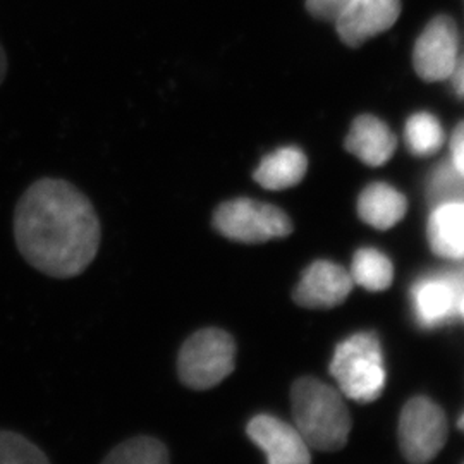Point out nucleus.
Returning <instances> with one entry per match:
<instances>
[{
    "instance_id": "20e7f679",
    "label": "nucleus",
    "mask_w": 464,
    "mask_h": 464,
    "mask_svg": "<svg viewBox=\"0 0 464 464\" xmlns=\"http://www.w3.org/2000/svg\"><path fill=\"white\" fill-rule=\"evenodd\" d=\"M176 365L178 377L188 389H214L234 372L236 343L222 329H201L184 341Z\"/></svg>"
},
{
    "instance_id": "6ab92c4d",
    "label": "nucleus",
    "mask_w": 464,
    "mask_h": 464,
    "mask_svg": "<svg viewBox=\"0 0 464 464\" xmlns=\"http://www.w3.org/2000/svg\"><path fill=\"white\" fill-rule=\"evenodd\" d=\"M0 464H50L45 452L16 431L0 430Z\"/></svg>"
},
{
    "instance_id": "f03ea898",
    "label": "nucleus",
    "mask_w": 464,
    "mask_h": 464,
    "mask_svg": "<svg viewBox=\"0 0 464 464\" xmlns=\"http://www.w3.org/2000/svg\"><path fill=\"white\" fill-rule=\"evenodd\" d=\"M296 430L308 448L334 452L348 444L351 416L341 394L314 377L299 379L291 391Z\"/></svg>"
},
{
    "instance_id": "f257e3e1",
    "label": "nucleus",
    "mask_w": 464,
    "mask_h": 464,
    "mask_svg": "<svg viewBox=\"0 0 464 464\" xmlns=\"http://www.w3.org/2000/svg\"><path fill=\"white\" fill-rule=\"evenodd\" d=\"M14 237L23 258L38 272L71 279L95 260L102 226L95 207L76 186L45 178L17 201Z\"/></svg>"
},
{
    "instance_id": "f8f14e48",
    "label": "nucleus",
    "mask_w": 464,
    "mask_h": 464,
    "mask_svg": "<svg viewBox=\"0 0 464 464\" xmlns=\"http://www.w3.org/2000/svg\"><path fill=\"white\" fill-rule=\"evenodd\" d=\"M346 150L366 166H383L396 151V136L379 117H356L346 138Z\"/></svg>"
},
{
    "instance_id": "a878e982",
    "label": "nucleus",
    "mask_w": 464,
    "mask_h": 464,
    "mask_svg": "<svg viewBox=\"0 0 464 464\" xmlns=\"http://www.w3.org/2000/svg\"><path fill=\"white\" fill-rule=\"evenodd\" d=\"M458 427L461 429V430H464V415L461 416V420H459V423H458Z\"/></svg>"
},
{
    "instance_id": "412c9836",
    "label": "nucleus",
    "mask_w": 464,
    "mask_h": 464,
    "mask_svg": "<svg viewBox=\"0 0 464 464\" xmlns=\"http://www.w3.org/2000/svg\"><path fill=\"white\" fill-rule=\"evenodd\" d=\"M356 0H306V9L312 16L324 21H335Z\"/></svg>"
},
{
    "instance_id": "7ed1b4c3",
    "label": "nucleus",
    "mask_w": 464,
    "mask_h": 464,
    "mask_svg": "<svg viewBox=\"0 0 464 464\" xmlns=\"http://www.w3.org/2000/svg\"><path fill=\"white\" fill-rule=\"evenodd\" d=\"M332 377L344 396L356 402H373L385 387L381 341L375 334L360 332L343 341L331 362Z\"/></svg>"
},
{
    "instance_id": "a211bd4d",
    "label": "nucleus",
    "mask_w": 464,
    "mask_h": 464,
    "mask_svg": "<svg viewBox=\"0 0 464 464\" xmlns=\"http://www.w3.org/2000/svg\"><path fill=\"white\" fill-rule=\"evenodd\" d=\"M406 145L418 157L433 155L444 143V130L437 117L420 112L410 117L406 122Z\"/></svg>"
},
{
    "instance_id": "b1692460",
    "label": "nucleus",
    "mask_w": 464,
    "mask_h": 464,
    "mask_svg": "<svg viewBox=\"0 0 464 464\" xmlns=\"http://www.w3.org/2000/svg\"><path fill=\"white\" fill-rule=\"evenodd\" d=\"M5 74H7V57H5V52L0 44V84L4 83Z\"/></svg>"
},
{
    "instance_id": "4be33fe9",
    "label": "nucleus",
    "mask_w": 464,
    "mask_h": 464,
    "mask_svg": "<svg viewBox=\"0 0 464 464\" xmlns=\"http://www.w3.org/2000/svg\"><path fill=\"white\" fill-rule=\"evenodd\" d=\"M450 153H452V166L464 176V121L458 124L450 138Z\"/></svg>"
},
{
    "instance_id": "f3484780",
    "label": "nucleus",
    "mask_w": 464,
    "mask_h": 464,
    "mask_svg": "<svg viewBox=\"0 0 464 464\" xmlns=\"http://www.w3.org/2000/svg\"><path fill=\"white\" fill-rule=\"evenodd\" d=\"M102 464H170V454L162 440L138 435L112 449Z\"/></svg>"
},
{
    "instance_id": "0eeeda50",
    "label": "nucleus",
    "mask_w": 464,
    "mask_h": 464,
    "mask_svg": "<svg viewBox=\"0 0 464 464\" xmlns=\"http://www.w3.org/2000/svg\"><path fill=\"white\" fill-rule=\"evenodd\" d=\"M458 52L459 36L452 17H433L416 40L413 52L416 74L425 82L448 80L458 64Z\"/></svg>"
},
{
    "instance_id": "2eb2a0df",
    "label": "nucleus",
    "mask_w": 464,
    "mask_h": 464,
    "mask_svg": "<svg viewBox=\"0 0 464 464\" xmlns=\"http://www.w3.org/2000/svg\"><path fill=\"white\" fill-rule=\"evenodd\" d=\"M306 169V155L295 147H285L266 155L255 170L253 179L266 189L279 191L296 186L304 178Z\"/></svg>"
},
{
    "instance_id": "393cba45",
    "label": "nucleus",
    "mask_w": 464,
    "mask_h": 464,
    "mask_svg": "<svg viewBox=\"0 0 464 464\" xmlns=\"http://www.w3.org/2000/svg\"><path fill=\"white\" fill-rule=\"evenodd\" d=\"M459 312H461V315L464 318V296L461 298V303H459Z\"/></svg>"
},
{
    "instance_id": "423d86ee",
    "label": "nucleus",
    "mask_w": 464,
    "mask_h": 464,
    "mask_svg": "<svg viewBox=\"0 0 464 464\" xmlns=\"http://www.w3.org/2000/svg\"><path fill=\"white\" fill-rule=\"evenodd\" d=\"M448 440V418L429 398L406 402L399 418V446L406 461L427 464L435 459Z\"/></svg>"
},
{
    "instance_id": "6e6552de",
    "label": "nucleus",
    "mask_w": 464,
    "mask_h": 464,
    "mask_svg": "<svg viewBox=\"0 0 464 464\" xmlns=\"http://www.w3.org/2000/svg\"><path fill=\"white\" fill-rule=\"evenodd\" d=\"M246 433L266 452V464H312L310 449L299 431L276 416L251 418Z\"/></svg>"
},
{
    "instance_id": "ddd939ff",
    "label": "nucleus",
    "mask_w": 464,
    "mask_h": 464,
    "mask_svg": "<svg viewBox=\"0 0 464 464\" xmlns=\"http://www.w3.org/2000/svg\"><path fill=\"white\" fill-rule=\"evenodd\" d=\"M429 243L435 255L464 258V201L440 203L429 220Z\"/></svg>"
},
{
    "instance_id": "5701e85b",
    "label": "nucleus",
    "mask_w": 464,
    "mask_h": 464,
    "mask_svg": "<svg viewBox=\"0 0 464 464\" xmlns=\"http://www.w3.org/2000/svg\"><path fill=\"white\" fill-rule=\"evenodd\" d=\"M450 80H452L454 92L464 99V59H458V64H456V69H454Z\"/></svg>"
},
{
    "instance_id": "dca6fc26",
    "label": "nucleus",
    "mask_w": 464,
    "mask_h": 464,
    "mask_svg": "<svg viewBox=\"0 0 464 464\" xmlns=\"http://www.w3.org/2000/svg\"><path fill=\"white\" fill-rule=\"evenodd\" d=\"M351 279L368 291H385L394 279V266L391 260L373 248L358 249L351 264Z\"/></svg>"
},
{
    "instance_id": "aec40b11",
    "label": "nucleus",
    "mask_w": 464,
    "mask_h": 464,
    "mask_svg": "<svg viewBox=\"0 0 464 464\" xmlns=\"http://www.w3.org/2000/svg\"><path fill=\"white\" fill-rule=\"evenodd\" d=\"M431 201L437 205L449 201H464V176L452 164H442L431 174L429 188Z\"/></svg>"
},
{
    "instance_id": "1a4fd4ad",
    "label": "nucleus",
    "mask_w": 464,
    "mask_h": 464,
    "mask_svg": "<svg viewBox=\"0 0 464 464\" xmlns=\"http://www.w3.org/2000/svg\"><path fill=\"white\" fill-rule=\"evenodd\" d=\"M399 14L401 0H356L334 23L348 47H360L375 34L392 28Z\"/></svg>"
},
{
    "instance_id": "9d476101",
    "label": "nucleus",
    "mask_w": 464,
    "mask_h": 464,
    "mask_svg": "<svg viewBox=\"0 0 464 464\" xmlns=\"http://www.w3.org/2000/svg\"><path fill=\"white\" fill-rule=\"evenodd\" d=\"M351 287L353 279L343 266L318 260L303 272L295 301L303 308L329 310L346 301Z\"/></svg>"
},
{
    "instance_id": "4468645a",
    "label": "nucleus",
    "mask_w": 464,
    "mask_h": 464,
    "mask_svg": "<svg viewBox=\"0 0 464 464\" xmlns=\"http://www.w3.org/2000/svg\"><path fill=\"white\" fill-rule=\"evenodd\" d=\"M406 197L385 183L366 186L358 198V214L362 220L381 231L394 227L406 216Z\"/></svg>"
},
{
    "instance_id": "9b49d317",
    "label": "nucleus",
    "mask_w": 464,
    "mask_h": 464,
    "mask_svg": "<svg viewBox=\"0 0 464 464\" xmlns=\"http://www.w3.org/2000/svg\"><path fill=\"white\" fill-rule=\"evenodd\" d=\"M461 298L458 285L448 279L431 277L418 282L411 293L418 324L429 329L446 324L459 310Z\"/></svg>"
},
{
    "instance_id": "39448f33",
    "label": "nucleus",
    "mask_w": 464,
    "mask_h": 464,
    "mask_svg": "<svg viewBox=\"0 0 464 464\" xmlns=\"http://www.w3.org/2000/svg\"><path fill=\"white\" fill-rule=\"evenodd\" d=\"M212 224L224 237L245 245H260L270 239L285 237L293 232V222L285 212L274 205L251 198L220 203L214 212Z\"/></svg>"
}]
</instances>
